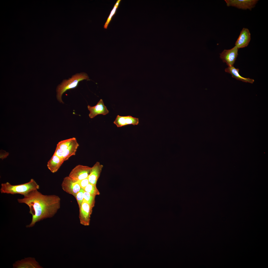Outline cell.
I'll use <instances>...</instances> for the list:
<instances>
[{
  "instance_id": "obj_1",
  "label": "cell",
  "mask_w": 268,
  "mask_h": 268,
  "mask_svg": "<svg viewBox=\"0 0 268 268\" xmlns=\"http://www.w3.org/2000/svg\"><path fill=\"white\" fill-rule=\"evenodd\" d=\"M60 200L57 196L44 195L38 190L31 191L23 198L18 199L19 203L28 206L29 212L32 215L31 222L26 227H32L37 222L53 217L60 207Z\"/></svg>"
},
{
  "instance_id": "obj_2",
  "label": "cell",
  "mask_w": 268,
  "mask_h": 268,
  "mask_svg": "<svg viewBox=\"0 0 268 268\" xmlns=\"http://www.w3.org/2000/svg\"><path fill=\"white\" fill-rule=\"evenodd\" d=\"M39 186L33 179L28 182L21 184L12 185L7 182L1 184L0 192L1 193L12 195L18 194L25 196L31 191L38 190Z\"/></svg>"
},
{
  "instance_id": "obj_3",
  "label": "cell",
  "mask_w": 268,
  "mask_h": 268,
  "mask_svg": "<svg viewBox=\"0 0 268 268\" xmlns=\"http://www.w3.org/2000/svg\"><path fill=\"white\" fill-rule=\"evenodd\" d=\"M89 79L88 76L86 73L81 72L73 75L68 79L64 80L57 88V97L58 100L60 102L63 103L62 97L64 92L68 90L76 87L80 81Z\"/></svg>"
},
{
  "instance_id": "obj_4",
  "label": "cell",
  "mask_w": 268,
  "mask_h": 268,
  "mask_svg": "<svg viewBox=\"0 0 268 268\" xmlns=\"http://www.w3.org/2000/svg\"><path fill=\"white\" fill-rule=\"evenodd\" d=\"M91 167L78 165L71 171L69 176L76 181L87 178L91 172Z\"/></svg>"
},
{
  "instance_id": "obj_5",
  "label": "cell",
  "mask_w": 268,
  "mask_h": 268,
  "mask_svg": "<svg viewBox=\"0 0 268 268\" xmlns=\"http://www.w3.org/2000/svg\"><path fill=\"white\" fill-rule=\"evenodd\" d=\"M62 186L64 191L73 195L75 198L77 194L81 188L77 181H74L69 176L66 177L64 178Z\"/></svg>"
},
{
  "instance_id": "obj_6",
  "label": "cell",
  "mask_w": 268,
  "mask_h": 268,
  "mask_svg": "<svg viewBox=\"0 0 268 268\" xmlns=\"http://www.w3.org/2000/svg\"><path fill=\"white\" fill-rule=\"evenodd\" d=\"M238 49L235 46L231 49H225L220 54V58L228 66H233L238 55Z\"/></svg>"
},
{
  "instance_id": "obj_7",
  "label": "cell",
  "mask_w": 268,
  "mask_h": 268,
  "mask_svg": "<svg viewBox=\"0 0 268 268\" xmlns=\"http://www.w3.org/2000/svg\"><path fill=\"white\" fill-rule=\"evenodd\" d=\"M258 0H225L228 6L234 7L239 9H249L251 10L255 7Z\"/></svg>"
},
{
  "instance_id": "obj_8",
  "label": "cell",
  "mask_w": 268,
  "mask_h": 268,
  "mask_svg": "<svg viewBox=\"0 0 268 268\" xmlns=\"http://www.w3.org/2000/svg\"><path fill=\"white\" fill-rule=\"evenodd\" d=\"M79 209L80 223L85 226L89 225L92 209L88 203L85 202H83Z\"/></svg>"
},
{
  "instance_id": "obj_9",
  "label": "cell",
  "mask_w": 268,
  "mask_h": 268,
  "mask_svg": "<svg viewBox=\"0 0 268 268\" xmlns=\"http://www.w3.org/2000/svg\"><path fill=\"white\" fill-rule=\"evenodd\" d=\"M13 268H41L34 258L28 257L16 261L13 265Z\"/></svg>"
},
{
  "instance_id": "obj_10",
  "label": "cell",
  "mask_w": 268,
  "mask_h": 268,
  "mask_svg": "<svg viewBox=\"0 0 268 268\" xmlns=\"http://www.w3.org/2000/svg\"><path fill=\"white\" fill-rule=\"evenodd\" d=\"M87 107L90 112L89 115L91 118H93L99 114L106 115L109 112L101 99L100 100L95 106H91L88 105Z\"/></svg>"
},
{
  "instance_id": "obj_11",
  "label": "cell",
  "mask_w": 268,
  "mask_h": 268,
  "mask_svg": "<svg viewBox=\"0 0 268 268\" xmlns=\"http://www.w3.org/2000/svg\"><path fill=\"white\" fill-rule=\"evenodd\" d=\"M251 34L249 30L243 28L236 41L235 45L238 49L247 47L251 40Z\"/></svg>"
},
{
  "instance_id": "obj_12",
  "label": "cell",
  "mask_w": 268,
  "mask_h": 268,
  "mask_svg": "<svg viewBox=\"0 0 268 268\" xmlns=\"http://www.w3.org/2000/svg\"><path fill=\"white\" fill-rule=\"evenodd\" d=\"M139 122L138 118L134 117L131 116H121L118 115L113 123L117 127H119L130 124L137 125Z\"/></svg>"
},
{
  "instance_id": "obj_13",
  "label": "cell",
  "mask_w": 268,
  "mask_h": 268,
  "mask_svg": "<svg viewBox=\"0 0 268 268\" xmlns=\"http://www.w3.org/2000/svg\"><path fill=\"white\" fill-rule=\"evenodd\" d=\"M103 167L102 165L99 162H97L91 167V172L88 176L89 183L96 184Z\"/></svg>"
},
{
  "instance_id": "obj_14",
  "label": "cell",
  "mask_w": 268,
  "mask_h": 268,
  "mask_svg": "<svg viewBox=\"0 0 268 268\" xmlns=\"http://www.w3.org/2000/svg\"><path fill=\"white\" fill-rule=\"evenodd\" d=\"M64 160L54 153L48 162L47 166L49 169L52 173L57 172L63 164Z\"/></svg>"
},
{
  "instance_id": "obj_15",
  "label": "cell",
  "mask_w": 268,
  "mask_h": 268,
  "mask_svg": "<svg viewBox=\"0 0 268 268\" xmlns=\"http://www.w3.org/2000/svg\"><path fill=\"white\" fill-rule=\"evenodd\" d=\"M239 69L235 68L233 66H228L225 69L226 72L231 74L233 77L238 80L251 83H253L254 81L253 79L245 78L240 76L239 73Z\"/></svg>"
},
{
  "instance_id": "obj_16",
  "label": "cell",
  "mask_w": 268,
  "mask_h": 268,
  "mask_svg": "<svg viewBox=\"0 0 268 268\" xmlns=\"http://www.w3.org/2000/svg\"><path fill=\"white\" fill-rule=\"evenodd\" d=\"M79 144L75 140L63 152V158L64 161L68 160L71 156L75 155Z\"/></svg>"
},
{
  "instance_id": "obj_17",
  "label": "cell",
  "mask_w": 268,
  "mask_h": 268,
  "mask_svg": "<svg viewBox=\"0 0 268 268\" xmlns=\"http://www.w3.org/2000/svg\"><path fill=\"white\" fill-rule=\"evenodd\" d=\"M76 139L75 138L73 137L61 141L57 144V146L59 147L63 151L67 149Z\"/></svg>"
},
{
  "instance_id": "obj_18",
  "label": "cell",
  "mask_w": 268,
  "mask_h": 268,
  "mask_svg": "<svg viewBox=\"0 0 268 268\" xmlns=\"http://www.w3.org/2000/svg\"><path fill=\"white\" fill-rule=\"evenodd\" d=\"M84 190L85 192L95 196L100 194V193L96 187V184L89 183L84 189Z\"/></svg>"
},
{
  "instance_id": "obj_19",
  "label": "cell",
  "mask_w": 268,
  "mask_h": 268,
  "mask_svg": "<svg viewBox=\"0 0 268 268\" xmlns=\"http://www.w3.org/2000/svg\"><path fill=\"white\" fill-rule=\"evenodd\" d=\"M95 196L91 195L88 192H84L83 202H86L88 203L89 205L91 208L93 209L95 206Z\"/></svg>"
},
{
  "instance_id": "obj_20",
  "label": "cell",
  "mask_w": 268,
  "mask_h": 268,
  "mask_svg": "<svg viewBox=\"0 0 268 268\" xmlns=\"http://www.w3.org/2000/svg\"><path fill=\"white\" fill-rule=\"evenodd\" d=\"M121 1V0H118L114 5L113 8L111 11L110 13L107 18L106 21L104 25V29H106L107 28L108 26L110 21H111L112 17L116 13V10L118 7Z\"/></svg>"
},
{
  "instance_id": "obj_21",
  "label": "cell",
  "mask_w": 268,
  "mask_h": 268,
  "mask_svg": "<svg viewBox=\"0 0 268 268\" xmlns=\"http://www.w3.org/2000/svg\"><path fill=\"white\" fill-rule=\"evenodd\" d=\"M84 192V189L81 188L79 191L76 195L75 198L78 203L79 208L81 206L83 202Z\"/></svg>"
},
{
  "instance_id": "obj_22",
  "label": "cell",
  "mask_w": 268,
  "mask_h": 268,
  "mask_svg": "<svg viewBox=\"0 0 268 268\" xmlns=\"http://www.w3.org/2000/svg\"><path fill=\"white\" fill-rule=\"evenodd\" d=\"M77 182L81 188L84 189L89 183L88 177L85 179L78 181Z\"/></svg>"
},
{
  "instance_id": "obj_23",
  "label": "cell",
  "mask_w": 268,
  "mask_h": 268,
  "mask_svg": "<svg viewBox=\"0 0 268 268\" xmlns=\"http://www.w3.org/2000/svg\"><path fill=\"white\" fill-rule=\"evenodd\" d=\"M63 151L59 147L57 146L54 154L58 157L63 158Z\"/></svg>"
}]
</instances>
